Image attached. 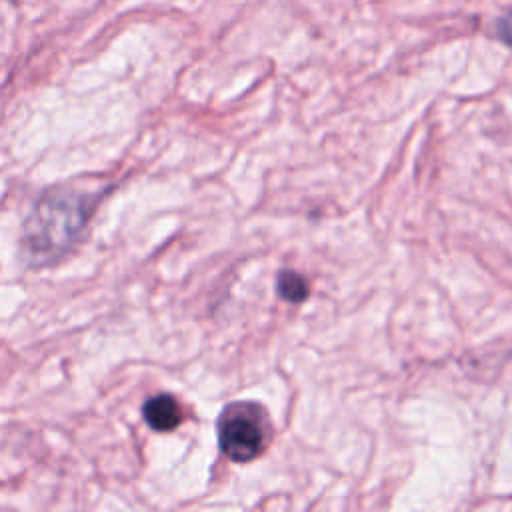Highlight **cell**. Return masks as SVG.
Segmentation results:
<instances>
[{
	"label": "cell",
	"mask_w": 512,
	"mask_h": 512,
	"mask_svg": "<svg viewBox=\"0 0 512 512\" xmlns=\"http://www.w3.org/2000/svg\"><path fill=\"white\" fill-rule=\"evenodd\" d=\"M62 222H84L82 216V204L78 200H72L70 194H46L42 204L36 206L34 218L28 222V246L30 252L38 254L48 246V252L58 248H66L68 242L74 240L76 232L80 228L74 226H62Z\"/></svg>",
	"instance_id": "obj_1"
},
{
	"label": "cell",
	"mask_w": 512,
	"mask_h": 512,
	"mask_svg": "<svg viewBox=\"0 0 512 512\" xmlns=\"http://www.w3.org/2000/svg\"><path fill=\"white\" fill-rule=\"evenodd\" d=\"M498 34L508 46H512V10L498 20Z\"/></svg>",
	"instance_id": "obj_5"
},
{
	"label": "cell",
	"mask_w": 512,
	"mask_h": 512,
	"mask_svg": "<svg viewBox=\"0 0 512 512\" xmlns=\"http://www.w3.org/2000/svg\"><path fill=\"white\" fill-rule=\"evenodd\" d=\"M218 442L234 462L256 458L266 446L264 412L256 404H232L218 418Z\"/></svg>",
	"instance_id": "obj_2"
},
{
	"label": "cell",
	"mask_w": 512,
	"mask_h": 512,
	"mask_svg": "<svg viewBox=\"0 0 512 512\" xmlns=\"http://www.w3.org/2000/svg\"><path fill=\"white\" fill-rule=\"evenodd\" d=\"M278 292L290 302H300L308 296V284L300 274L286 270L278 276Z\"/></svg>",
	"instance_id": "obj_4"
},
{
	"label": "cell",
	"mask_w": 512,
	"mask_h": 512,
	"mask_svg": "<svg viewBox=\"0 0 512 512\" xmlns=\"http://www.w3.org/2000/svg\"><path fill=\"white\" fill-rule=\"evenodd\" d=\"M144 420L152 430L170 432L182 422V408L172 394H156L142 408Z\"/></svg>",
	"instance_id": "obj_3"
}]
</instances>
